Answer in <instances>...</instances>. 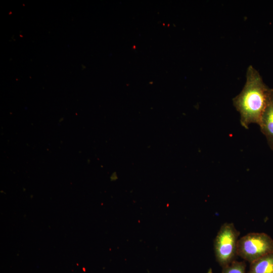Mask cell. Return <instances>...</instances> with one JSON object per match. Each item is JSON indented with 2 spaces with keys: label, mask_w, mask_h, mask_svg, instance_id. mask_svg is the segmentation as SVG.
I'll list each match as a JSON object with an SVG mask.
<instances>
[{
  "label": "cell",
  "mask_w": 273,
  "mask_h": 273,
  "mask_svg": "<svg viewBox=\"0 0 273 273\" xmlns=\"http://www.w3.org/2000/svg\"><path fill=\"white\" fill-rule=\"evenodd\" d=\"M247 273H273V252L251 262Z\"/></svg>",
  "instance_id": "5b68a950"
},
{
  "label": "cell",
  "mask_w": 273,
  "mask_h": 273,
  "mask_svg": "<svg viewBox=\"0 0 273 273\" xmlns=\"http://www.w3.org/2000/svg\"><path fill=\"white\" fill-rule=\"evenodd\" d=\"M244 261L235 260L229 265L222 268V273H245Z\"/></svg>",
  "instance_id": "8992f818"
},
{
  "label": "cell",
  "mask_w": 273,
  "mask_h": 273,
  "mask_svg": "<svg viewBox=\"0 0 273 273\" xmlns=\"http://www.w3.org/2000/svg\"><path fill=\"white\" fill-rule=\"evenodd\" d=\"M239 235L234 224L230 222L224 223L217 233L214 241V250L216 260L222 268L236 260Z\"/></svg>",
  "instance_id": "7a4b0ae2"
},
{
  "label": "cell",
  "mask_w": 273,
  "mask_h": 273,
  "mask_svg": "<svg viewBox=\"0 0 273 273\" xmlns=\"http://www.w3.org/2000/svg\"><path fill=\"white\" fill-rule=\"evenodd\" d=\"M270 89L264 83L259 72L249 66L245 85L233 99L234 105L240 114L241 124L244 128H248L252 123L259 124Z\"/></svg>",
  "instance_id": "6da1fadb"
},
{
  "label": "cell",
  "mask_w": 273,
  "mask_h": 273,
  "mask_svg": "<svg viewBox=\"0 0 273 273\" xmlns=\"http://www.w3.org/2000/svg\"><path fill=\"white\" fill-rule=\"evenodd\" d=\"M265 136L268 145L273 150V89H270L266 105L258 124Z\"/></svg>",
  "instance_id": "277c9868"
},
{
  "label": "cell",
  "mask_w": 273,
  "mask_h": 273,
  "mask_svg": "<svg viewBox=\"0 0 273 273\" xmlns=\"http://www.w3.org/2000/svg\"><path fill=\"white\" fill-rule=\"evenodd\" d=\"M273 252V240L263 233H251L238 240L237 255L251 263Z\"/></svg>",
  "instance_id": "3957f363"
}]
</instances>
